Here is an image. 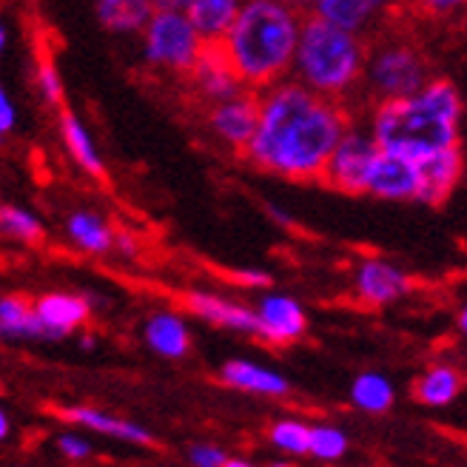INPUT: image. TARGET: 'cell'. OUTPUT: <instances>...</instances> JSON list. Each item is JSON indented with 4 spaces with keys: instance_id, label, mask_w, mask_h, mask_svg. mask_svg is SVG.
Returning <instances> with one entry per match:
<instances>
[{
    "instance_id": "21",
    "label": "cell",
    "mask_w": 467,
    "mask_h": 467,
    "mask_svg": "<svg viewBox=\"0 0 467 467\" xmlns=\"http://www.w3.org/2000/svg\"><path fill=\"white\" fill-rule=\"evenodd\" d=\"M464 388L462 373L451 365H433L419 373L413 382V400L425 408H448L459 400Z\"/></svg>"
},
{
    "instance_id": "22",
    "label": "cell",
    "mask_w": 467,
    "mask_h": 467,
    "mask_svg": "<svg viewBox=\"0 0 467 467\" xmlns=\"http://www.w3.org/2000/svg\"><path fill=\"white\" fill-rule=\"evenodd\" d=\"M100 26L114 35H137L154 15L151 0H95Z\"/></svg>"
},
{
    "instance_id": "24",
    "label": "cell",
    "mask_w": 467,
    "mask_h": 467,
    "mask_svg": "<svg viewBox=\"0 0 467 467\" xmlns=\"http://www.w3.org/2000/svg\"><path fill=\"white\" fill-rule=\"evenodd\" d=\"M66 234L86 254H109L117 237V231H111L98 212H86V208H78L66 217Z\"/></svg>"
},
{
    "instance_id": "1",
    "label": "cell",
    "mask_w": 467,
    "mask_h": 467,
    "mask_svg": "<svg viewBox=\"0 0 467 467\" xmlns=\"http://www.w3.org/2000/svg\"><path fill=\"white\" fill-rule=\"evenodd\" d=\"M348 129L345 103L322 98L299 80H279L260 95V123L243 157L254 169L294 182L319 180Z\"/></svg>"
},
{
    "instance_id": "9",
    "label": "cell",
    "mask_w": 467,
    "mask_h": 467,
    "mask_svg": "<svg viewBox=\"0 0 467 467\" xmlns=\"http://www.w3.org/2000/svg\"><path fill=\"white\" fill-rule=\"evenodd\" d=\"M410 291V276L388 260L370 256L362 260L354 271V294L370 308H385L390 302H400Z\"/></svg>"
},
{
    "instance_id": "27",
    "label": "cell",
    "mask_w": 467,
    "mask_h": 467,
    "mask_svg": "<svg viewBox=\"0 0 467 467\" xmlns=\"http://www.w3.org/2000/svg\"><path fill=\"white\" fill-rule=\"evenodd\" d=\"M0 234L15 243H40L43 240V223L35 212L23 205H0Z\"/></svg>"
},
{
    "instance_id": "36",
    "label": "cell",
    "mask_w": 467,
    "mask_h": 467,
    "mask_svg": "<svg viewBox=\"0 0 467 467\" xmlns=\"http://www.w3.org/2000/svg\"><path fill=\"white\" fill-rule=\"evenodd\" d=\"M154 12H185L192 6V0H151Z\"/></svg>"
},
{
    "instance_id": "14",
    "label": "cell",
    "mask_w": 467,
    "mask_h": 467,
    "mask_svg": "<svg viewBox=\"0 0 467 467\" xmlns=\"http://www.w3.org/2000/svg\"><path fill=\"white\" fill-rule=\"evenodd\" d=\"M462 174H464V157H462L459 146L441 149L425 160H419V177H422V185H419L416 200L425 205H441L453 194Z\"/></svg>"
},
{
    "instance_id": "10",
    "label": "cell",
    "mask_w": 467,
    "mask_h": 467,
    "mask_svg": "<svg viewBox=\"0 0 467 467\" xmlns=\"http://www.w3.org/2000/svg\"><path fill=\"white\" fill-rule=\"evenodd\" d=\"M419 162L400 157V154H388L379 149V157L373 160V169L368 174V189L365 194L379 197V200H393V202H405L419 197Z\"/></svg>"
},
{
    "instance_id": "18",
    "label": "cell",
    "mask_w": 467,
    "mask_h": 467,
    "mask_svg": "<svg viewBox=\"0 0 467 467\" xmlns=\"http://www.w3.org/2000/svg\"><path fill=\"white\" fill-rule=\"evenodd\" d=\"M143 339L162 359H185L192 350V331L174 311H157L143 325Z\"/></svg>"
},
{
    "instance_id": "32",
    "label": "cell",
    "mask_w": 467,
    "mask_h": 467,
    "mask_svg": "<svg viewBox=\"0 0 467 467\" xmlns=\"http://www.w3.org/2000/svg\"><path fill=\"white\" fill-rule=\"evenodd\" d=\"M410 4L428 17H451L467 6V0H410Z\"/></svg>"
},
{
    "instance_id": "42",
    "label": "cell",
    "mask_w": 467,
    "mask_h": 467,
    "mask_svg": "<svg viewBox=\"0 0 467 467\" xmlns=\"http://www.w3.org/2000/svg\"><path fill=\"white\" fill-rule=\"evenodd\" d=\"M288 6H294V9H299V6H317L319 0H285Z\"/></svg>"
},
{
    "instance_id": "37",
    "label": "cell",
    "mask_w": 467,
    "mask_h": 467,
    "mask_svg": "<svg viewBox=\"0 0 467 467\" xmlns=\"http://www.w3.org/2000/svg\"><path fill=\"white\" fill-rule=\"evenodd\" d=\"M114 248L131 256V254L137 251V243H134V240L129 237V234H117V237H114Z\"/></svg>"
},
{
    "instance_id": "35",
    "label": "cell",
    "mask_w": 467,
    "mask_h": 467,
    "mask_svg": "<svg viewBox=\"0 0 467 467\" xmlns=\"http://www.w3.org/2000/svg\"><path fill=\"white\" fill-rule=\"evenodd\" d=\"M234 276H237V283L245 285V288H268L271 285V274L260 271V268H243Z\"/></svg>"
},
{
    "instance_id": "12",
    "label": "cell",
    "mask_w": 467,
    "mask_h": 467,
    "mask_svg": "<svg viewBox=\"0 0 467 467\" xmlns=\"http://www.w3.org/2000/svg\"><path fill=\"white\" fill-rule=\"evenodd\" d=\"M182 302L194 317H200L208 325H214V328L260 339V319H256V311L243 306V302H234V299H225L220 294H208V291H189L182 296Z\"/></svg>"
},
{
    "instance_id": "25",
    "label": "cell",
    "mask_w": 467,
    "mask_h": 467,
    "mask_svg": "<svg viewBox=\"0 0 467 467\" xmlns=\"http://www.w3.org/2000/svg\"><path fill=\"white\" fill-rule=\"evenodd\" d=\"M348 400L362 413L382 416V413H388L393 408L396 390H393V382L385 377L382 370H362L359 377L350 382Z\"/></svg>"
},
{
    "instance_id": "38",
    "label": "cell",
    "mask_w": 467,
    "mask_h": 467,
    "mask_svg": "<svg viewBox=\"0 0 467 467\" xmlns=\"http://www.w3.org/2000/svg\"><path fill=\"white\" fill-rule=\"evenodd\" d=\"M6 49H9V26H6V20L0 17V57H4Z\"/></svg>"
},
{
    "instance_id": "4",
    "label": "cell",
    "mask_w": 467,
    "mask_h": 467,
    "mask_svg": "<svg viewBox=\"0 0 467 467\" xmlns=\"http://www.w3.org/2000/svg\"><path fill=\"white\" fill-rule=\"evenodd\" d=\"M368 46L359 32H348L319 15L302 17L294 57V80L317 95L339 100L365 80Z\"/></svg>"
},
{
    "instance_id": "40",
    "label": "cell",
    "mask_w": 467,
    "mask_h": 467,
    "mask_svg": "<svg viewBox=\"0 0 467 467\" xmlns=\"http://www.w3.org/2000/svg\"><path fill=\"white\" fill-rule=\"evenodd\" d=\"M456 328H459V334L467 339V302L459 308V317H456Z\"/></svg>"
},
{
    "instance_id": "20",
    "label": "cell",
    "mask_w": 467,
    "mask_h": 467,
    "mask_svg": "<svg viewBox=\"0 0 467 467\" xmlns=\"http://www.w3.org/2000/svg\"><path fill=\"white\" fill-rule=\"evenodd\" d=\"M0 339H52L40 317L35 314V302H26L17 294L0 296Z\"/></svg>"
},
{
    "instance_id": "39",
    "label": "cell",
    "mask_w": 467,
    "mask_h": 467,
    "mask_svg": "<svg viewBox=\"0 0 467 467\" xmlns=\"http://www.w3.org/2000/svg\"><path fill=\"white\" fill-rule=\"evenodd\" d=\"M12 433V422H9V413L0 408V441H4L6 436Z\"/></svg>"
},
{
    "instance_id": "2",
    "label": "cell",
    "mask_w": 467,
    "mask_h": 467,
    "mask_svg": "<svg viewBox=\"0 0 467 467\" xmlns=\"http://www.w3.org/2000/svg\"><path fill=\"white\" fill-rule=\"evenodd\" d=\"M299 32L302 15L285 0H243L237 20L217 46L248 91H265L291 75Z\"/></svg>"
},
{
    "instance_id": "23",
    "label": "cell",
    "mask_w": 467,
    "mask_h": 467,
    "mask_svg": "<svg viewBox=\"0 0 467 467\" xmlns=\"http://www.w3.org/2000/svg\"><path fill=\"white\" fill-rule=\"evenodd\" d=\"M243 9V0H192V6L185 9L189 20L205 43H220L228 29L234 26Z\"/></svg>"
},
{
    "instance_id": "3",
    "label": "cell",
    "mask_w": 467,
    "mask_h": 467,
    "mask_svg": "<svg viewBox=\"0 0 467 467\" xmlns=\"http://www.w3.org/2000/svg\"><path fill=\"white\" fill-rule=\"evenodd\" d=\"M462 98L453 83L428 80L410 98L379 100L370 114V134L388 154L425 160L441 149L459 146Z\"/></svg>"
},
{
    "instance_id": "13",
    "label": "cell",
    "mask_w": 467,
    "mask_h": 467,
    "mask_svg": "<svg viewBox=\"0 0 467 467\" xmlns=\"http://www.w3.org/2000/svg\"><path fill=\"white\" fill-rule=\"evenodd\" d=\"M192 86L197 95L208 103V106H214V103H223V100H231V98H237L243 95V91H248L240 78L234 75V68L228 66V60L223 57L220 52V46L217 43H205V49L197 60V66L192 68Z\"/></svg>"
},
{
    "instance_id": "30",
    "label": "cell",
    "mask_w": 467,
    "mask_h": 467,
    "mask_svg": "<svg viewBox=\"0 0 467 467\" xmlns=\"http://www.w3.org/2000/svg\"><path fill=\"white\" fill-rule=\"evenodd\" d=\"M35 83L40 91V100L46 106H63V80L57 75V68L49 60H40L37 63V72H35Z\"/></svg>"
},
{
    "instance_id": "28",
    "label": "cell",
    "mask_w": 467,
    "mask_h": 467,
    "mask_svg": "<svg viewBox=\"0 0 467 467\" xmlns=\"http://www.w3.org/2000/svg\"><path fill=\"white\" fill-rule=\"evenodd\" d=\"M268 441L285 456H308L311 425L302 422V419H276L268 428Z\"/></svg>"
},
{
    "instance_id": "17",
    "label": "cell",
    "mask_w": 467,
    "mask_h": 467,
    "mask_svg": "<svg viewBox=\"0 0 467 467\" xmlns=\"http://www.w3.org/2000/svg\"><path fill=\"white\" fill-rule=\"evenodd\" d=\"M60 416L66 419V422H72V425H80V428H88V431H95V433L129 441V445L154 448V433L149 428L137 425V422H129V419H120V416H114V413L88 408V405H72V408H63Z\"/></svg>"
},
{
    "instance_id": "43",
    "label": "cell",
    "mask_w": 467,
    "mask_h": 467,
    "mask_svg": "<svg viewBox=\"0 0 467 467\" xmlns=\"http://www.w3.org/2000/svg\"><path fill=\"white\" fill-rule=\"evenodd\" d=\"M268 467H294V464L291 462H271Z\"/></svg>"
},
{
    "instance_id": "16",
    "label": "cell",
    "mask_w": 467,
    "mask_h": 467,
    "mask_svg": "<svg viewBox=\"0 0 467 467\" xmlns=\"http://www.w3.org/2000/svg\"><path fill=\"white\" fill-rule=\"evenodd\" d=\"M35 314L40 317V322L46 325V331H49L52 339H63L72 331L83 328L91 314V302L78 294L52 291L35 299Z\"/></svg>"
},
{
    "instance_id": "7",
    "label": "cell",
    "mask_w": 467,
    "mask_h": 467,
    "mask_svg": "<svg viewBox=\"0 0 467 467\" xmlns=\"http://www.w3.org/2000/svg\"><path fill=\"white\" fill-rule=\"evenodd\" d=\"M377 157H379V146L370 131L348 129L337 149L331 151V160L325 162V171L319 180L342 194H365L368 174Z\"/></svg>"
},
{
    "instance_id": "44",
    "label": "cell",
    "mask_w": 467,
    "mask_h": 467,
    "mask_svg": "<svg viewBox=\"0 0 467 467\" xmlns=\"http://www.w3.org/2000/svg\"><path fill=\"white\" fill-rule=\"evenodd\" d=\"M83 348H95V339H88V337H83V342H80Z\"/></svg>"
},
{
    "instance_id": "31",
    "label": "cell",
    "mask_w": 467,
    "mask_h": 467,
    "mask_svg": "<svg viewBox=\"0 0 467 467\" xmlns=\"http://www.w3.org/2000/svg\"><path fill=\"white\" fill-rule=\"evenodd\" d=\"M225 459H228L225 451H220L217 445H208V441H197V445L189 448L192 467H223Z\"/></svg>"
},
{
    "instance_id": "26",
    "label": "cell",
    "mask_w": 467,
    "mask_h": 467,
    "mask_svg": "<svg viewBox=\"0 0 467 467\" xmlns=\"http://www.w3.org/2000/svg\"><path fill=\"white\" fill-rule=\"evenodd\" d=\"M388 4L390 0H319L314 6V15L325 17L328 23H337V26L348 32H362Z\"/></svg>"
},
{
    "instance_id": "6",
    "label": "cell",
    "mask_w": 467,
    "mask_h": 467,
    "mask_svg": "<svg viewBox=\"0 0 467 467\" xmlns=\"http://www.w3.org/2000/svg\"><path fill=\"white\" fill-rule=\"evenodd\" d=\"M365 80L379 100L410 98L428 83V63L410 43L390 40L368 52Z\"/></svg>"
},
{
    "instance_id": "33",
    "label": "cell",
    "mask_w": 467,
    "mask_h": 467,
    "mask_svg": "<svg viewBox=\"0 0 467 467\" xmlns=\"http://www.w3.org/2000/svg\"><path fill=\"white\" fill-rule=\"evenodd\" d=\"M57 451L72 459V462H86L91 456V445L83 439V436H72V433H63L57 436Z\"/></svg>"
},
{
    "instance_id": "29",
    "label": "cell",
    "mask_w": 467,
    "mask_h": 467,
    "mask_svg": "<svg viewBox=\"0 0 467 467\" xmlns=\"http://www.w3.org/2000/svg\"><path fill=\"white\" fill-rule=\"evenodd\" d=\"M350 451V439L337 425H311V445L308 456L317 462H339Z\"/></svg>"
},
{
    "instance_id": "5",
    "label": "cell",
    "mask_w": 467,
    "mask_h": 467,
    "mask_svg": "<svg viewBox=\"0 0 467 467\" xmlns=\"http://www.w3.org/2000/svg\"><path fill=\"white\" fill-rule=\"evenodd\" d=\"M205 40L185 12H154L143 29V60L162 72L192 75Z\"/></svg>"
},
{
    "instance_id": "34",
    "label": "cell",
    "mask_w": 467,
    "mask_h": 467,
    "mask_svg": "<svg viewBox=\"0 0 467 467\" xmlns=\"http://www.w3.org/2000/svg\"><path fill=\"white\" fill-rule=\"evenodd\" d=\"M17 129V109L15 100L9 98V91L0 86V140L9 137Z\"/></svg>"
},
{
    "instance_id": "41",
    "label": "cell",
    "mask_w": 467,
    "mask_h": 467,
    "mask_svg": "<svg viewBox=\"0 0 467 467\" xmlns=\"http://www.w3.org/2000/svg\"><path fill=\"white\" fill-rule=\"evenodd\" d=\"M223 467H256V464H254V462H248V459H237V456H228Z\"/></svg>"
},
{
    "instance_id": "11",
    "label": "cell",
    "mask_w": 467,
    "mask_h": 467,
    "mask_svg": "<svg viewBox=\"0 0 467 467\" xmlns=\"http://www.w3.org/2000/svg\"><path fill=\"white\" fill-rule=\"evenodd\" d=\"M256 319H260V339L271 345H288L306 337L308 314L302 302L288 294H265L256 302Z\"/></svg>"
},
{
    "instance_id": "8",
    "label": "cell",
    "mask_w": 467,
    "mask_h": 467,
    "mask_svg": "<svg viewBox=\"0 0 467 467\" xmlns=\"http://www.w3.org/2000/svg\"><path fill=\"white\" fill-rule=\"evenodd\" d=\"M256 123H260V98L248 95V91L231 100L208 106V129H212V134L223 146L240 154L248 149Z\"/></svg>"
},
{
    "instance_id": "19",
    "label": "cell",
    "mask_w": 467,
    "mask_h": 467,
    "mask_svg": "<svg viewBox=\"0 0 467 467\" xmlns=\"http://www.w3.org/2000/svg\"><path fill=\"white\" fill-rule=\"evenodd\" d=\"M57 129H60V140L63 146L68 151V157H72L78 166L88 174V177H98L103 180L106 177V162H103V154L95 143V137H91V131L83 126V120L75 114L63 109L57 114Z\"/></svg>"
},
{
    "instance_id": "15",
    "label": "cell",
    "mask_w": 467,
    "mask_h": 467,
    "mask_svg": "<svg viewBox=\"0 0 467 467\" xmlns=\"http://www.w3.org/2000/svg\"><path fill=\"white\" fill-rule=\"evenodd\" d=\"M220 382L243 390V393H256V396H268V400H283L291 393V382L283 377L279 370L256 365L248 359H228L220 368Z\"/></svg>"
}]
</instances>
